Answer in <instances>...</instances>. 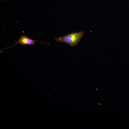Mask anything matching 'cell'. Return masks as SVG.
<instances>
[{
	"mask_svg": "<svg viewBox=\"0 0 129 129\" xmlns=\"http://www.w3.org/2000/svg\"><path fill=\"white\" fill-rule=\"evenodd\" d=\"M84 33L83 31L75 32L54 38L56 42L65 43L71 47H74L78 44Z\"/></svg>",
	"mask_w": 129,
	"mask_h": 129,
	"instance_id": "1",
	"label": "cell"
},
{
	"mask_svg": "<svg viewBox=\"0 0 129 129\" xmlns=\"http://www.w3.org/2000/svg\"><path fill=\"white\" fill-rule=\"evenodd\" d=\"M39 42L38 41L30 38L26 35H23L19 38L18 41L16 43L12 45L10 47L3 49L2 50L11 48L13 46L17 44H21L22 45H33L35 44L36 42Z\"/></svg>",
	"mask_w": 129,
	"mask_h": 129,
	"instance_id": "2",
	"label": "cell"
},
{
	"mask_svg": "<svg viewBox=\"0 0 129 129\" xmlns=\"http://www.w3.org/2000/svg\"><path fill=\"white\" fill-rule=\"evenodd\" d=\"M2 0V1H6L7 0Z\"/></svg>",
	"mask_w": 129,
	"mask_h": 129,
	"instance_id": "3",
	"label": "cell"
}]
</instances>
